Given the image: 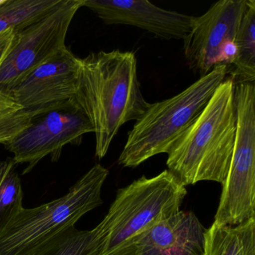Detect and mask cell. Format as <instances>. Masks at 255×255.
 I'll list each match as a JSON object with an SVG mask.
<instances>
[{"instance_id":"30bf717a","label":"cell","mask_w":255,"mask_h":255,"mask_svg":"<svg viewBox=\"0 0 255 255\" xmlns=\"http://www.w3.org/2000/svg\"><path fill=\"white\" fill-rule=\"evenodd\" d=\"M248 5L249 0H222L203 15L192 17L183 47L186 62L195 74L204 77L217 65L221 47L235 40Z\"/></svg>"},{"instance_id":"8fae6325","label":"cell","mask_w":255,"mask_h":255,"mask_svg":"<svg viewBox=\"0 0 255 255\" xmlns=\"http://www.w3.org/2000/svg\"><path fill=\"white\" fill-rule=\"evenodd\" d=\"M206 232L193 213L179 211L104 255H204Z\"/></svg>"},{"instance_id":"ac0fdd59","label":"cell","mask_w":255,"mask_h":255,"mask_svg":"<svg viewBox=\"0 0 255 255\" xmlns=\"http://www.w3.org/2000/svg\"><path fill=\"white\" fill-rule=\"evenodd\" d=\"M32 118L8 95L0 92V144H5L27 128Z\"/></svg>"},{"instance_id":"277c9868","label":"cell","mask_w":255,"mask_h":255,"mask_svg":"<svg viewBox=\"0 0 255 255\" xmlns=\"http://www.w3.org/2000/svg\"><path fill=\"white\" fill-rule=\"evenodd\" d=\"M108 169L96 164L68 193L35 208L23 207L0 231V255H33L55 236L74 226L103 203L101 189Z\"/></svg>"},{"instance_id":"9c48e42d","label":"cell","mask_w":255,"mask_h":255,"mask_svg":"<svg viewBox=\"0 0 255 255\" xmlns=\"http://www.w3.org/2000/svg\"><path fill=\"white\" fill-rule=\"evenodd\" d=\"M79 73L80 58L66 46L22 79L6 95L33 119L74 101Z\"/></svg>"},{"instance_id":"d6986e66","label":"cell","mask_w":255,"mask_h":255,"mask_svg":"<svg viewBox=\"0 0 255 255\" xmlns=\"http://www.w3.org/2000/svg\"><path fill=\"white\" fill-rule=\"evenodd\" d=\"M238 54V49L234 40L226 41L221 47L216 59L217 65H226L228 68L232 66Z\"/></svg>"},{"instance_id":"5bb4252c","label":"cell","mask_w":255,"mask_h":255,"mask_svg":"<svg viewBox=\"0 0 255 255\" xmlns=\"http://www.w3.org/2000/svg\"><path fill=\"white\" fill-rule=\"evenodd\" d=\"M238 54L228 74L234 84L255 83V1L249 0L247 9L235 37Z\"/></svg>"},{"instance_id":"52a82bcc","label":"cell","mask_w":255,"mask_h":255,"mask_svg":"<svg viewBox=\"0 0 255 255\" xmlns=\"http://www.w3.org/2000/svg\"><path fill=\"white\" fill-rule=\"evenodd\" d=\"M84 0H62L41 20L14 33L0 65V92L6 95L18 82L66 47L65 40Z\"/></svg>"},{"instance_id":"9a60e30c","label":"cell","mask_w":255,"mask_h":255,"mask_svg":"<svg viewBox=\"0 0 255 255\" xmlns=\"http://www.w3.org/2000/svg\"><path fill=\"white\" fill-rule=\"evenodd\" d=\"M103 240L98 226L91 231L69 227L55 236L33 255H101Z\"/></svg>"},{"instance_id":"6da1fadb","label":"cell","mask_w":255,"mask_h":255,"mask_svg":"<svg viewBox=\"0 0 255 255\" xmlns=\"http://www.w3.org/2000/svg\"><path fill=\"white\" fill-rule=\"evenodd\" d=\"M74 102L93 125L95 155L102 159L120 128L138 120L150 104L140 87L135 53L115 50L80 59Z\"/></svg>"},{"instance_id":"7c38bea8","label":"cell","mask_w":255,"mask_h":255,"mask_svg":"<svg viewBox=\"0 0 255 255\" xmlns=\"http://www.w3.org/2000/svg\"><path fill=\"white\" fill-rule=\"evenodd\" d=\"M107 25H128L164 39H183L191 29L192 16L168 11L144 0H84Z\"/></svg>"},{"instance_id":"8992f818","label":"cell","mask_w":255,"mask_h":255,"mask_svg":"<svg viewBox=\"0 0 255 255\" xmlns=\"http://www.w3.org/2000/svg\"><path fill=\"white\" fill-rule=\"evenodd\" d=\"M237 132L214 223L235 227L255 219V86L235 85Z\"/></svg>"},{"instance_id":"2e32d148","label":"cell","mask_w":255,"mask_h":255,"mask_svg":"<svg viewBox=\"0 0 255 255\" xmlns=\"http://www.w3.org/2000/svg\"><path fill=\"white\" fill-rule=\"evenodd\" d=\"M62 0H5L0 5V33L18 32L41 20Z\"/></svg>"},{"instance_id":"ba28073f","label":"cell","mask_w":255,"mask_h":255,"mask_svg":"<svg viewBox=\"0 0 255 255\" xmlns=\"http://www.w3.org/2000/svg\"><path fill=\"white\" fill-rule=\"evenodd\" d=\"M95 132L89 118L74 102L62 108L33 118L30 125L5 143V148L13 153L17 164H27L23 174L47 156L52 161L60 158L67 144H80L83 135Z\"/></svg>"},{"instance_id":"7a4b0ae2","label":"cell","mask_w":255,"mask_h":255,"mask_svg":"<svg viewBox=\"0 0 255 255\" xmlns=\"http://www.w3.org/2000/svg\"><path fill=\"white\" fill-rule=\"evenodd\" d=\"M234 89V80L225 78L167 153L168 171L185 187L204 180L222 185L226 180L237 132Z\"/></svg>"},{"instance_id":"4fadbf2b","label":"cell","mask_w":255,"mask_h":255,"mask_svg":"<svg viewBox=\"0 0 255 255\" xmlns=\"http://www.w3.org/2000/svg\"><path fill=\"white\" fill-rule=\"evenodd\" d=\"M204 255H255V219L235 227L213 222L206 232Z\"/></svg>"},{"instance_id":"44dd1931","label":"cell","mask_w":255,"mask_h":255,"mask_svg":"<svg viewBox=\"0 0 255 255\" xmlns=\"http://www.w3.org/2000/svg\"><path fill=\"white\" fill-rule=\"evenodd\" d=\"M4 2H5V0H0V5H2Z\"/></svg>"},{"instance_id":"ffe728a7","label":"cell","mask_w":255,"mask_h":255,"mask_svg":"<svg viewBox=\"0 0 255 255\" xmlns=\"http://www.w3.org/2000/svg\"><path fill=\"white\" fill-rule=\"evenodd\" d=\"M14 33L15 32L11 29L0 33V65L6 56L7 52L14 38Z\"/></svg>"},{"instance_id":"5b68a950","label":"cell","mask_w":255,"mask_h":255,"mask_svg":"<svg viewBox=\"0 0 255 255\" xmlns=\"http://www.w3.org/2000/svg\"><path fill=\"white\" fill-rule=\"evenodd\" d=\"M186 187L168 170L151 178L141 177L119 189L102 222L98 225L102 254L151 225L180 211Z\"/></svg>"},{"instance_id":"3957f363","label":"cell","mask_w":255,"mask_h":255,"mask_svg":"<svg viewBox=\"0 0 255 255\" xmlns=\"http://www.w3.org/2000/svg\"><path fill=\"white\" fill-rule=\"evenodd\" d=\"M229 68L216 65L178 95L149 104L135 121L119 158V164L135 168L160 153H168L208 104Z\"/></svg>"},{"instance_id":"e0dca14e","label":"cell","mask_w":255,"mask_h":255,"mask_svg":"<svg viewBox=\"0 0 255 255\" xmlns=\"http://www.w3.org/2000/svg\"><path fill=\"white\" fill-rule=\"evenodd\" d=\"M13 159L0 162V231L23 208L21 181Z\"/></svg>"}]
</instances>
